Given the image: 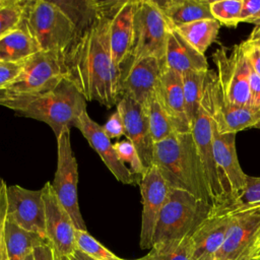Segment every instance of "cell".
I'll return each instance as SVG.
<instances>
[{
	"label": "cell",
	"mask_w": 260,
	"mask_h": 260,
	"mask_svg": "<svg viewBox=\"0 0 260 260\" xmlns=\"http://www.w3.org/2000/svg\"><path fill=\"white\" fill-rule=\"evenodd\" d=\"M115 1H101L92 17L77 30L64 55L66 76L88 102L110 109L122 93V72L113 64L110 47V18Z\"/></svg>",
	"instance_id": "cell-1"
},
{
	"label": "cell",
	"mask_w": 260,
	"mask_h": 260,
	"mask_svg": "<svg viewBox=\"0 0 260 260\" xmlns=\"http://www.w3.org/2000/svg\"><path fill=\"white\" fill-rule=\"evenodd\" d=\"M170 188L189 192L211 204L203 165L191 132L175 133L154 143L153 165Z\"/></svg>",
	"instance_id": "cell-2"
},
{
	"label": "cell",
	"mask_w": 260,
	"mask_h": 260,
	"mask_svg": "<svg viewBox=\"0 0 260 260\" xmlns=\"http://www.w3.org/2000/svg\"><path fill=\"white\" fill-rule=\"evenodd\" d=\"M3 107L13 110L16 115L46 123L57 139L65 129L74 127L76 120L86 112V100L65 77L49 91L29 98L10 99Z\"/></svg>",
	"instance_id": "cell-3"
},
{
	"label": "cell",
	"mask_w": 260,
	"mask_h": 260,
	"mask_svg": "<svg viewBox=\"0 0 260 260\" xmlns=\"http://www.w3.org/2000/svg\"><path fill=\"white\" fill-rule=\"evenodd\" d=\"M24 21L44 52L64 57L77 36L76 24L55 1H28Z\"/></svg>",
	"instance_id": "cell-4"
},
{
	"label": "cell",
	"mask_w": 260,
	"mask_h": 260,
	"mask_svg": "<svg viewBox=\"0 0 260 260\" xmlns=\"http://www.w3.org/2000/svg\"><path fill=\"white\" fill-rule=\"evenodd\" d=\"M212 205L187 191L171 188L158 215L152 244L189 237L210 215Z\"/></svg>",
	"instance_id": "cell-5"
},
{
	"label": "cell",
	"mask_w": 260,
	"mask_h": 260,
	"mask_svg": "<svg viewBox=\"0 0 260 260\" xmlns=\"http://www.w3.org/2000/svg\"><path fill=\"white\" fill-rule=\"evenodd\" d=\"M170 24L154 0H136L130 62L155 57L165 62Z\"/></svg>",
	"instance_id": "cell-6"
},
{
	"label": "cell",
	"mask_w": 260,
	"mask_h": 260,
	"mask_svg": "<svg viewBox=\"0 0 260 260\" xmlns=\"http://www.w3.org/2000/svg\"><path fill=\"white\" fill-rule=\"evenodd\" d=\"M65 77L64 57L40 51L23 64L21 72L6 90L11 99L35 96L53 89Z\"/></svg>",
	"instance_id": "cell-7"
},
{
	"label": "cell",
	"mask_w": 260,
	"mask_h": 260,
	"mask_svg": "<svg viewBox=\"0 0 260 260\" xmlns=\"http://www.w3.org/2000/svg\"><path fill=\"white\" fill-rule=\"evenodd\" d=\"M212 60L222 102L231 106H250V65L242 45H235L230 53L220 46L212 54Z\"/></svg>",
	"instance_id": "cell-8"
},
{
	"label": "cell",
	"mask_w": 260,
	"mask_h": 260,
	"mask_svg": "<svg viewBox=\"0 0 260 260\" xmlns=\"http://www.w3.org/2000/svg\"><path fill=\"white\" fill-rule=\"evenodd\" d=\"M56 140L57 168L52 182L53 190L76 230L87 231L78 203V165L71 147L70 129H65Z\"/></svg>",
	"instance_id": "cell-9"
},
{
	"label": "cell",
	"mask_w": 260,
	"mask_h": 260,
	"mask_svg": "<svg viewBox=\"0 0 260 260\" xmlns=\"http://www.w3.org/2000/svg\"><path fill=\"white\" fill-rule=\"evenodd\" d=\"M211 107L209 80L205 77L202 98L197 116L191 126V133L204 168L212 208L221 205L224 201L223 192L220 186L217 168L213 155L212 147V128H211Z\"/></svg>",
	"instance_id": "cell-10"
},
{
	"label": "cell",
	"mask_w": 260,
	"mask_h": 260,
	"mask_svg": "<svg viewBox=\"0 0 260 260\" xmlns=\"http://www.w3.org/2000/svg\"><path fill=\"white\" fill-rule=\"evenodd\" d=\"M6 195V218L18 226L47 239L43 189L30 190L18 185H11L7 186Z\"/></svg>",
	"instance_id": "cell-11"
},
{
	"label": "cell",
	"mask_w": 260,
	"mask_h": 260,
	"mask_svg": "<svg viewBox=\"0 0 260 260\" xmlns=\"http://www.w3.org/2000/svg\"><path fill=\"white\" fill-rule=\"evenodd\" d=\"M139 188L142 203L139 246L150 249L156 221L171 188L155 166L148 168L141 176Z\"/></svg>",
	"instance_id": "cell-12"
},
{
	"label": "cell",
	"mask_w": 260,
	"mask_h": 260,
	"mask_svg": "<svg viewBox=\"0 0 260 260\" xmlns=\"http://www.w3.org/2000/svg\"><path fill=\"white\" fill-rule=\"evenodd\" d=\"M46 205V236L53 248L64 260L77 249L76 228L64 207L59 202L53 190L52 183L47 182L43 187Z\"/></svg>",
	"instance_id": "cell-13"
},
{
	"label": "cell",
	"mask_w": 260,
	"mask_h": 260,
	"mask_svg": "<svg viewBox=\"0 0 260 260\" xmlns=\"http://www.w3.org/2000/svg\"><path fill=\"white\" fill-rule=\"evenodd\" d=\"M260 238V208L233 214V218L216 258L253 260L255 245Z\"/></svg>",
	"instance_id": "cell-14"
},
{
	"label": "cell",
	"mask_w": 260,
	"mask_h": 260,
	"mask_svg": "<svg viewBox=\"0 0 260 260\" xmlns=\"http://www.w3.org/2000/svg\"><path fill=\"white\" fill-rule=\"evenodd\" d=\"M116 107L123 121L126 139L134 145L147 170L153 165L154 141L145 108L127 95H123Z\"/></svg>",
	"instance_id": "cell-15"
},
{
	"label": "cell",
	"mask_w": 260,
	"mask_h": 260,
	"mask_svg": "<svg viewBox=\"0 0 260 260\" xmlns=\"http://www.w3.org/2000/svg\"><path fill=\"white\" fill-rule=\"evenodd\" d=\"M74 127L81 132L91 148L99 154L108 170L119 182L126 185H139L140 178L135 176L129 168L120 160L114 144L105 134L103 126L93 121L87 114V111L81 114L76 120Z\"/></svg>",
	"instance_id": "cell-16"
},
{
	"label": "cell",
	"mask_w": 260,
	"mask_h": 260,
	"mask_svg": "<svg viewBox=\"0 0 260 260\" xmlns=\"http://www.w3.org/2000/svg\"><path fill=\"white\" fill-rule=\"evenodd\" d=\"M210 89L211 117L217 128L222 133H238L254 126L260 122V109L252 106H231L221 100L217 83L216 73L207 71Z\"/></svg>",
	"instance_id": "cell-17"
},
{
	"label": "cell",
	"mask_w": 260,
	"mask_h": 260,
	"mask_svg": "<svg viewBox=\"0 0 260 260\" xmlns=\"http://www.w3.org/2000/svg\"><path fill=\"white\" fill-rule=\"evenodd\" d=\"M136 0L115 1L110 18V47L114 66L122 67L130 59L134 38V10Z\"/></svg>",
	"instance_id": "cell-18"
},
{
	"label": "cell",
	"mask_w": 260,
	"mask_h": 260,
	"mask_svg": "<svg viewBox=\"0 0 260 260\" xmlns=\"http://www.w3.org/2000/svg\"><path fill=\"white\" fill-rule=\"evenodd\" d=\"M164 68L165 62L155 57L130 62L126 75L122 77V92L144 107L154 93Z\"/></svg>",
	"instance_id": "cell-19"
},
{
	"label": "cell",
	"mask_w": 260,
	"mask_h": 260,
	"mask_svg": "<svg viewBox=\"0 0 260 260\" xmlns=\"http://www.w3.org/2000/svg\"><path fill=\"white\" fill-rule=\"evenodd\" d=\"M233 215H210L190 236L194 260H214L220 251Z\"/></svg>",
	"instance_id": "cell-20"
},
{
	"label": "cell",
	"mask_w": 260,
	"mask_h": 260,
	"mask_svg": "<svg viewBox=\"0 0 260 260\" xmlns=\"http://www.w3.org/2000/svg\"><path fill=\"white\" fill-rule=\"evenodd\" d=\"M155 90L176 131L178 133L191 132L185 111L182 75L165 67Z\"/></svg>",
	"instance_id": "cell-21"
},
{
	"label": "cell",
	"mask_w": 260,
	"mask_h": 260,
	"mask_svg": "<svg viewBox=\"0 0 260 260\" xmlns=\"http://www.w3.org/2000/svg\"><path fill=\"white\" fill-rule=\"evenodd\" d=\"M165 67L183 75L191 71H207L208 63L205 55L196 51L176 28L170 25L165 53Z\"/></svg>",
	"instance_id": "cell-22"
},
{
	"label": "cell",
	"mask_w": 260,
	"mask_h": 260,
	"mask_svg": "<svg viewBox=\"0 0 260 260\" xmlns=\"http://www.w3.org/2000/svg\"><path fill=\"white\" fill-rule=\"evenodd\" d=\"M40 51L25 21L13 31L0 38V63L24 64Z\"/></svg>",
	"instance_id": "cell-23"
},
{
	"label": "cell",
	"mask_w": 260,
	"mask_h": 260,
	"mask_svg": "<svg viewBox=\"0 0 260 260\" xmlns=\"http://www.w3.org/2000/svg\"><path fill=\"white\" fill-rule=\"evenodd\" d=\"M172 27L199 19L213 18L209 10L210 0H164L155 1Z\"/></svg>",
	"instance_id": "cell-24"
},
{
	"label": "cell",
	"mask_w": 260,
	"mask_h": 260,
	"mask_svg": "<svg viewBox=\"0 0 260 260\" xmlns=\"http://www.w3.org/2000/svg\"><path fill=\"white\" fill-rule=\"evenodd\" d=\"M48 242V239L39 234L28 232L6 218L4 246L8 260H24L38 246Z\"/></svg>",
	"instance_id": "cell-25"
},
{
	"label": "cell",
	"mask_w": 260,
	"mask_h": 260,
	"mask_svg": "<svg viewBox=\"0 0 260 260\" xmlns=\"http://www.w3.org/2000/svg\"><path fill=\"white\" fill-rule=\"evenodd\" d=\"M220 26V23L214 18H205L174 28L190 46L205 55L207 49L216 40Z\"/></svg>",
	"instance_id": "cell-26"
},
{
	"label": "cell",
	"mask_w": 260,
	"mask_h": 260,
	"mask_svg": "<svg viewBox=\"0 0 260 260\" xmlns=\"http://www.w3.org/2000/svg\"><path fill=\"white\" fill-rule=\"evenodd\" d=\"M260 208V177L247 176L244 190L231 202L212 208L211 212L216 214H236L248 210Z\"/></svg>",
	"instance_id": "cell-27"
},
{
	"label": "cell",
	"mask_w": 260,
	"mask_h": 260,
	"mask_svg": "<svg viewBox=\"0 0 260 260\" xmlns=\"http://www.w3.org/2000/svg\"><path fill=\"white\" fill-rule=\"evenodd\" d=\"M144 108L146 111L149 128L154 143L162 141L172 136L173 134L177 133L170 116L165 110L156 93V90L151 95Z\"/></svg>",
	"instance_id": "cell-28"
},
{
	"label": "cell",
	"mask_w": 260,
	"mask_h": 260,
	"mask_svg": "<svg viewBox=\"0 0 260 260\" xmlns=\"http://www.w3.org/2000/svg\"><path fill=\"white\" fill-rule=\"evenodd\" d=\"M145 260H194L190 236L153 243Z\"/></svg>",
	"instance_id": "cell-29"
},
{
	"label": "cell",
	"mask_w": 260,
	"mask_h": 260,
	"mask_svg": "<svg viewBox=\"0 0 260 260\" xmlns=\"http://www.w3.org/2000/svg\"><path fill=\"white\" fill-rule=\"evenodd\" d=\"M207 71H191L182 75L185 111L190 127L192 126L200 107Z\"/></svg>",
	"instance_id": "cell-30"
},
{
	"label": "cell",
	"mask_w": 260,
	"mask_h": 260,
	"mask_svg": "<svg viewBox=\"0 0 260 260\" xmlns=\"http://www.w3.org/2000/svg\"><path fill=\"white\" fill-rule=\"evenodd\" d=\"M27 3L22 0H0V38L21 25Z\"/></svg>",
	"instance_id": "cell-31"
},
{
	"label": "cell",
	"mask_w": 260,
	"mask_h": 260,
	"mask_svg": "<svg viewBox=\"0 0 260 260\" xmlns=\"http://www.w3.org/2000/svg\"><path fill=\"white\" fill-rule=\"evenodd\" d=\"M243 0H210L211 16L228 27H236L240 23Z\"/></svg>",
	"instance_id": "cell-32"
},
{
	"label": "cell",
	"mask_w": 260,
	"mask_h": 260,
	"mask_svg": "<svg viewBox=\"0 0 260 260\" xmlns=\"http://www.w3.org/2000/svg\"><path fill=\"white\" fill-rule=\"evenodd\" d=\"M75 240L77 248L94 260H125L102 245L87 231L76 230Z\"/></svg>",
	"instance_id": "cell-33"
},
{
	"label": "cell",
	"mask_w": 260,
	"mask_h": 260,
	"mask_svg": "<svg viewBox=\"0 0 260 260\" xmlns=\"http://www.w3.org/2000/svg\"><path fill=\"white\" fill-rule=\"evenodd\" d=\"M115 150L120 160L126 166L128 165L129 170L137 177L141 176L146 172V168L142 164V160L134 147V145L127 139L114 143Z\"/></svg>",
	"instance_id": "cell-34"
},
{
	"label": "cell",
	"mask_w": 260,
	"mask_h": 260,
	"mask_svg": "<svg viewBox=\"0 0 260 260\" xmlns=\"http://www.w3.org/2000/svg\"><path fill=\"white\" fill-rule=\"evenodd\" d=\"M103 130L110 139L120 138L123 135H125L123 121L120 113L117 110L111 115V117L107 120L105 125H103Z\"/></svg>",
	"instance_id": "cell-35"
},
{
	"label": "cell",
	"mask_w": 260,
	"mask_h": 260,
	"mask_svg": "<svg viewBox=\"0 0 260 260\" xmlns=\"http://www.w3.org/2000/svg\"><path fill=\"white\" fill-rule=\"evenodd\" d=\"M23 64L0 63V89H6L19 75Z\"/></svg>",
	"instance_id": "cell-36"
},
{
	"label": "cell",
	"mask_w": 260,
	"mask_h": 260,
	"mask_svg": "<svg viewBox=\"0 0 260 260\" xmlns=\"http://www.w3.org/2000/svg\"><path fill=\"white\" fill-rule=\"evenodd\" d=\"M7 184L4 181L0 194V260H4L5 246H4V228L7 214Z\"/></svg>",
	"instance_id": "cell-37"
},
{
	"label": "cell",
	"mask_w": 260,
	"mask_h": 260,
	"mask_svg": "<svg viewBox=\"0 0 260 260\" xmlns=\"http://www.w3.org/2000/svg\"><path fill=\"white\" fill-rule=\"evenodd\" d=\"M251 69L260 76V47L248 40L241 43Z\"/></svg>",
	"instance_id": "cell-38"
},
{
	"label": "cell",
	"mask_w": 260,
	"mask_h": 260,
	"mask_svg": "<svg viewBox=\"0 0 260 260\" xmlns=\"http://www.w3.org/2000/svg\"><path fill=\"white\" fill-rule=\"evenodd\" d=\"M260 13V0H243V5L240 14V23L252 21Z\"/></svg>",
	"instance_id": "cell-39"
},
{
	"label": "cell",
	"mask_w": 260,
	"mask_h": 260,
	"mask_svg": "<svg viewBox=\"0 0 260 260\" xmlns=\"http://www.w3.org/2000/svg\"><path fill=\"white\" fill-rule=\"evenodd\" d=\"M249 91L250 106L260 109V76L256 74L250 67L249 75Z\"/></svg>",
	"instance_id": "cell-40"
},
{
	"label": "cell",
	"mask_w": 260,
	"mask_h": 260,
	"mask_svg": "<svg viewBox=\"0 0 260 260\" xmlns=\"http://www.w3.org/2000/svg\"><path fill=\"white\" fill-rule=\"evenodd\" d=\"M35 260H64L56 252L50 242L38 246L34 250Z\"/></svg>",
	"instance_id": "cell-41"
},
{
	"label": "cell",
	"mask_w": 260,
	"mask_h": 260,
	"mask_svg": "<svg viewBox=\"0 0 260 260\" xmlns=\"http://www.w3.org/2000/svg\"><path fill=\"white\" fill-rule=\"evenodd\" d=\"M247 40L260 47V24L254 26V28L252 29V31Z\"/></svg>",
	"instance_id": "cell-42"
},
{
	"label": "cell",
	"mask_w": 260,
	"mask_h": 260,
	"mask_svg": "<svg viewBox=\"0 0 260 260\" xmlns=\"http://www.w3.org/2000/svg\"><path fill=\"white\" fill-rule=\"evenodd\" d=\"M68 260H94L92 257L88 256L87 254H85L84 252H82L81 250H79L78 248L70 255V257L68 258Z\"/></svg>",
	"instance_id": "cell-43"
},
{
	"label": "cell",
	"mask_w": 260,
	"mask_h": 260,
	"mask_svg": "<svg viewBox=\"0 0 260 260\" xmlns=\"http://www.w3.org/2000/svg\"><path fill=\"white\" fill-rule=\"evenodd\" d=\"M11 98L8 94L6 89H0V106H3L7 101H9Z\"/></svg>",
	"instance_id": "cell-44"
},
{
	"label": "cell",
	"mask_w": 260,
	"mask_h": 260,
	"mask_svg": "<svg viewBox=\"0 0 260 260\" xmlns=\"http://www.w3.org/2000/svg\"><path fill=\"white\" fill-rule=\"evenodd\" d=\"M252 259L253 260H260V238L258 239L254 251H253V255H252Z\"/></svg>",
	"instance_id": "cell-45"
},
{
	"label": "cell",
	"mask_w": 260,
	"mask_h": 260,
	"mask_svg": "<svg viewBox=\"0 0 260 260\" xmlns=\"http://www.w3.org/2000/svg\"><path fill=\"white\" fill-rule=\"evenodd\" d=\"M252 24H255V25L260 24V13H259V15L252 21Z\"/></svg>",
	"instance_id": "cell-46"
},
{
	"label": "cell",
	"mask_w": 260,
	"mask_h": 260,
	"mask_svg": "<svg viewBox=\"0 0 260 260\" xmlns=\"http://www.w3.org/2000/svg\"><path fill=\"white\" fill-rule=\"evenodd\" d=\"M24 260H35V257H34V252H32L31 254L27 255V256L25 257V259H24Z\"/></svg>",
	"instance_id": "cell-47"
},
{
	"label": "cell",
	"mask_w": 260,
	"mask_h": 260,
	"mask_svg": "<svg viewBox=\"0 0 260 260\" xmlns=\"http://www.w3.org/2000/svg\"><path fill=\"white\" fill-rule=\"evenodd\" d=\"M3 182H4V180L0 179V194H1V190H2V185H3Z\"/></svg>",
	"instance_id": "cell-48"
},
{
	"label": "cell",
	"mask_w": 260,
	"mask_h": 260,
	"mask_svg": "<svg viewBox=\"0 0 260 260\" xmlns=\"http://www.w3.org/2000/svg\"><path fill=\"white\" fill-rule=\"evenodd\" d=\"M254 128H255V129H260V122L257 123V124L254 126Z\"/></svg>",
	"instance_id": "cell-49"
},
{
	"label": "cell",
	"mask_w": 260,
	"mask_h": 260,
	"mask_svg": "<svg viewBox=\"0 0 260 260\" xmlns=\"http://www.w3.org/2000/svg\"><path fill=\"white\" fill-rule=\"evenodd\" d=\"M214 260H228V259H223V258H215Z\"/></svg>",
	"instance_id": "cell-50"
},
{
	"label": "cell",
	"mask_w": 260,
	"mask_h": 260,
	"mask_svg": "<svg viewBox=\"0 0 260 260\" xmlns=\"http://www.w3.org/2000/svg\"><path fill=\"white\" fill-rule=\"evenodd\" d=\"M4 260H8V259H7V256H6V254H5V257H4Z\"/></svg>",
	"instance_id": "cell-51"
}]
</instances>
